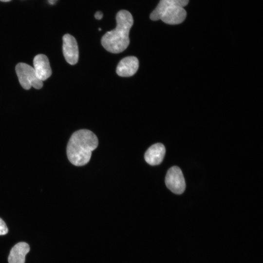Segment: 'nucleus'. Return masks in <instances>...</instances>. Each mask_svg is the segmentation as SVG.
<instances>
[{"label": "nucleus", "mask_w": 263, "mask_h": 263, "mask_svg": "<svg viewBox=\"0 0 263 263\" xmlns=\"http://www.w3.org/2000/svg\"><path fill=\"white\" fill-rule=\"evenodd\" d=\"M98 139L92 132L82 129L75 132L67 146V155L70 162L76 166H84L90 160L92 152L97 147Z\"/></svg>", "instance_id": "1"}, {"label": "nucleus", "mask_w": 263, "mask_h": 263, "mask_svg": "<svg viewBox=\"0 0 263 263\" xmlns=\"http://www.w3.org/2000/svg\"><path fill=\"white\" fill-rule=\"evenodd\" d=\"M116 26L106 32L101 38V44L108 52L117 54L124 51L130 43L129 32L133 25L132 14L125 10L119 11L116 15Z\"/></svg>", "instance_id": "2"}, {"label": "nucleus", "mask_w": 263, "mask_h": 263, "mask_svg": "<svg viewBox=\"0 0 263 263\" xmlns=\"http://www.w3.org/2000/svg\"><path fill=\"white\" fill-rule=\"evenodd\" d=\"M189 0H160L156 7L151 13L152 20L161 19L170 25L178 24L185 19L187 12L184 7Z\"/></svg>", "instance_id": "3"}, {"label": "nucleus", "mask_w": 263, "mask_h": 263, "mask_svg": "<svg viewBox=\"0 0 263 263\" xmlns=\"http://www.w3.org/2000/svg\"><path fill=\"white\" fill-rule=\"evenodd\" d=\"M16 72L19 82L25 90H29L32 87L39 89L43 86L42 81L38 77L33 67L24 63H19L16 66Z\"/></svg>", "instance_id": "4"}, {"label": "nucleus", "mask_w": 263, "mask_h": 263, "mask_svg": "<svg viewBox=\"0 0 263 263\" xmlns=\"http://www.w3.org/2000/svg\"><path fill=\"white\" fill-rule=\"evenodd\" d=\"M165 183L167 188L173 193L181 194L186 188V183L181 169L177 167H171L167 171Z\"/></svg>", "instance_id": "5"}, {"label": "nucleus", "mask_w": 263, "mask_h": 263, "mask_svg": "<svg viewBox=\"0 0 263 263\" xmlns=\"http://www.w3.org/2000/svg\"><path fill=\"white\" fill-rule=\"evenodd\" d=\"M62 40L63 54L65 59L71 65L75 64L78 60L79 51L75 38L67 34L63 36Z\"/></svg>", "instance_id": "6"}, {"label": "nucleus", "mask_w": 263, "mask_h": 263, "mask_svg": "<svg viewBox=\"0 0 263 263\" xmlns=\"http://www.w3.org/2000/svg\"><path fill=\"white\" fill-rule=\"evenodd\" d=\"M139 67V61L133 56H127L119 62L116 70L117 74L122 77H129L134 75Z\"/></svg>", "instance_id": "7"}, {"label": "nucleus", "mask_w": 263, "mask_h": 263, "mask_svg": "<svg viewBox=\"0 0 263 263\" xmlns=\"http://www.w3.org/2000/svg\"><path fill=\"white\" fill-rule=\"evenodd\" d=\"M34 70L40 80L44 81L52 75V70L49 61L46 56L38 54L36 56L33 60Z\"/></svg>", "instance_id": "8"}, {"label": "nucleus", "mask_w": 263, "mask_h": 263, "mask_svg": "<svg viewBox=\"0 0 263 263\" xmlns=\"http://www.w3.org/2000/svg\"><path fill=\"white\" fill-rule=\"evenodd\" d=\"M166 153L165 146L161 143L151 146L146 151L144 158L147 163L155 166L159 165L163 161Z\"/></svg>", "instance_id": "9"}, {"label": "nucleus", "mask_w": 263, "mask_h": 263, "mask_svg": "<svg viewBox=\"0 0 263 263\" xmlns=\"http://www.w3.org/2000/svg\"><path fill=\"white\" fill-rule=\"evenodd\" d=\"M30 247L25 242H19L11 249L8 261L9 263H24L26 255L29 252Z\"/></svg>", "instance_id": "10"}, {"label": "nucleus", "mask_w": 263, "mask_h": 263, "mask_svg": "<svg viewBox=\"0 0 263 263\" xmlns=\"http://www.w3.org/2000/svg\"><path fill=\"white\" fill-rule=\"evenodd\" d=\"M8 227L4 221L0 218V235H5L8 233Z\"/></svg>", "instance_id": "11"}, {"label": "nucleus", "mask_w": 263, "mask_h": 263, "mask_svg": "<svg viewBox=\"0 0 263 263\" xmlns=\"http://www.w3.org/2000/svg\"><path fill=\"white\" fill-rule=\"evenodd\" d=\"M94 17L97 19H101L103 17V14L100 11H97L94 14Z\"/></svg>", "instance_id": "12"}, {"label": "nucleus", "mask_w": 263, "mask_h": 263, "mask_svg": "<svg viewBox=\"0 0 263 263\" xmlns=\"http://www.w3.org/2000/svg\"><path fill=\"white\" fill-rule=\"evenodd\" d=\"M49 2H50L51 4H54V0H49Z\"/></svg>", "instance_id": "13"}, {"label": "nucleus", "mask_w": 263, "mask_h": 263, "mask_svg": "<svg viewBox=\"0 0 263 263\" xmlns=\"http://www.w3.org/2000/svg\"><path fill=\"white\" fill-rule=\"evenodd\" d=\"M0 0L3 2H7V1H10L11 0Z\"/></svg>", "instance_id": "14"}, {"label": "nucleus", "mask_w": 263, "mask_h": 263, "mask_svg": "<svg viewBox=\"0 0 263 263\" xmlns=\"http://www.w3.org/2000/svg\"><path fill=\"white\" fill-rule=\"evenodd\" d=\"M98 30H99V31H101V28H99V29H98Z\"/></svg>", "instance_id": "15"}]
</instances>
